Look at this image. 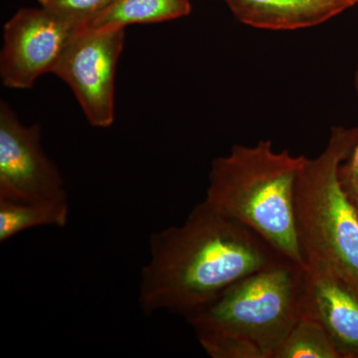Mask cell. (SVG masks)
<instances>
[{
	"instance_id": "6da1fadb",
	"label": "cell",
	"mask_w": 358,
	"mask_h": 358,
	"mask_svg": "<svg viewBox=\"0 0 358 358\" xmlns=\"http://www.w3.org/2000/svg\"><path fill=\"white\" fill-rule=\"evenodd\" d=\"M282 258L253 231L203 200L181 225L150 237V259L141 274L140 307L148 315L166 310L186 317Z\"/></svg>"
},
{
	"instance_id": "7a4b0ae2",
	"label": "cell",
	"mask_w": 358,
	"mask_h": 358,
	"mask_svg": "<svg viewBox=\"0 0 358 358\" xmlns=\"http://www.w3.org/2000/svg\"><path fill=\"white\" fill-rule=\"evenodd\" d=\"M306 160L288 150L275 152L268 140L233 145L229 155L212 162L204 201L307 268L294 217V186Z\"/></svg>"
},
{
	"instance_id": "3957f363",
	"label": "cell",
	"mask_w": 358,
	"mask_h": 358,
	"mask_svg": "<svg viewBox=\"0 0 358 358\" xmlns=\"http://www.w3.org/2000/svg\"><path fill=\"white\" fill-rule=\"evenodd\" d=\"M357 128L334 127L326 148L308 159L294 186L296 235L306 267L329 271L358 291V215L339 178Z\"/></svg>"
},
{
	"instance_id": "277c9868",
	"label": "cell",
	"mask_w": 358,
	"mask_h": 358,
	"mask_svg": "<svg viewBox=\"0 0 358 358\" xmlns=\"http://www.w3.org/2000/svg\"><path fill=\"white\" fill-rule=\"evenodd\" d=\"M306 271L281 259L247 275L215 300L185 317L195 333H226L273 352L303 315Z\"/></svg>"
},
{
	"instance_id": "5b68a950",
	"label": "cell",
	"mask_w": 358,
	"mask_h": 358,
	"mask_svg": "<svg viewBox=\"0 0 358 358\" xmlns=\"http://www.w3.org/2000/svg\"><path fill=\"white\" fill-rule=\"evenodd\" d=\"M124 45V28H80L53 71L72 90L96 128H109L114 122L115 72Z\"/></svg>"
},
{
	"instance_id": "8992f818",
	"label": "cell",
	"mask_w": 358,
	"mask_h": 358,
	"mask_svg": "<svg viewBox=\"0 0 358 358\" xmlns=\"http://www.w3.org/2000/svg\"><path fill=\"white\" fill-rule=\"evenodd\" d=\"M0 200L67 201L64 179L45 154L38 124L26 127L0 103Z\"/></svg>"
},
{
	"instance_id": "52a82bcc",
	"label": "cell",
	"mask_w": 358,
	"mask_h": 358,
	"mask_svg": "<svg viewBox=\"0 0 358 358\" xmlns=\"http://www.w3.org/2000/svg\"><path fill=\"white\" fill-rule=\"evenodd\" d=\"M76 28L55 14L39 8H21L3 27L0 55L2 84L31 89L38 78L52 73Z\"/></svg>"
},
{
	"instance_id": "ba28073f",
	"label": "cell",
	"mask_w": 358,
	"mask_h": 358,
	"mask_svg": "<svg viewBox=\"0 0 358 358\" xmlns=\"http://www.w3.org/2000/svg\"><path fill=\"white\" fill-rule=\"evenodd\" d=\"M303 315L326 329L341 358H358V291L329 271H306Z\"/></svg>"
},
{
	"instance_id": "9c48e42d",
	"label": "cell",
	"mask_w": 358,
	"mask_h": 358,
	"mask_svg": "<svg viewBox=\"0 0 358 358\" xmlns=\"http://www.w3.org/2000/svg\"><path fill=\"white\" fill-rule=\"evenodd\" d=\"M240 22L267 30H296L331 20L350 0H224Z\"/></svg>"
},
{
	"instance_id": "30bf717a",
	"label": "cell",
	"mask_w": 358,
	"mask_h": 358,
	"mask_svg": "<svg viewBox=\"0 0 358 358\" xmlns=\"http://www.w3.org/2000/svg\"><path fill=\"white\" fill-rule=\"evenodd\" d=\"M192 11L189 0H115L88 27L124 28L131 24L157 23L185 17Z\"/></svg>"
},
{
	"instance_id": "8fae6325",
	"label": "cell",
	"mask_w": 358,
	"mask_h": 358,
	"mask_svg": "<svg viewBox=\"0 0 358 358\" xmlns=\"http://www.w3.org/2000/svg\"><path fill=\"white\" fill-rule=\"evenodd\" d=\"M67 201H8L0 200V243L37 227H59L69 220Z\"/></svg>"
},
{
	"instance_id": "7c38bea8",
	"label": "cell",
	"mask_w": 358,
	"mask_h": 358,
	"mask_svg": "<svg viewBox=\"0 0 358 358\" xmlns=\"http://www.w3.org/2000/svg\"><path fill=\"white\" fill-rule=\"evenodd\" d=\"M272 358H341L333 339L317 320L303 315L275 348Z\"/></svg>"
},
{
	"instance_id": "4fadbf2b",
	"label": "cell",
	"mask_w": 358,
	"mask_h": 358,
	"mask_svg": "<svg viewBox=\"0 0 358 358\" xmlns=\"http://www.w3.org/2000/svg\"><path fill=\"white\" fill-rule=\"evenodd\" d=\"M196 336L200 345L212 358H268L260 346L237 334L201 331Z\"/></svg>"
},
{
	"instance_id": "5bb4252c",
	"label": "cell",
	"mask_w": 358,
	"mask_h": 358,
	"mask_svg": "<svg viewBox=\"0 0 358 358\" xmlns=\"http://www.w3.org/2000/svg\"><path fill=\"white\" fill-rule=\"evenodd\" d=\"M115 0H38L40 6L76 29L88 27Z\"/></svg>"
},
{
	"instance_id": "9a60e30c",
	"label": "cell",
	"mask_w": 358,
	"mask_h": 358,
	"mask_svg": "<svg viewBox=\"0 0 358 358\" xmlns=\"http://www.w3.org/2000/svg\"><path fill=\"white\" fill-rule=\"evenodd\" d=\"M355 87L358 98V65L355 73ZM341 185L358 189V138L355 148L339 169Z\"/></svg>"
},
{
	"instance_id": "2e32d148",
	"label": "cell",
	"mask_w": 358,
	"mask_h": 358,
	"mask_svg": "<svg viewBox=\"0 0 358 358\" xmlns=\"http://www.w3.org/2000/svg\"><path fill=\"white\" fill-rule=\"evenodd\" d=\"M343 187L345 188V192L348 193V197H350V199L352 200L353 205H355L358 215V189H355V188L345 185H343Z\"/></svg>"
},
{
	"instance_id": "e0dca14e",
	"label": "cell",
	"mask_w": 358,
	"mask_h": 358,
	"mask_svg": "<svg viewBox=\"0 0 358 358\" xmlns=\"http://www.w3.org/2000/svg\"><path fill=\"white\" fill-rule=\"evenodd\" d=\"M350 1H352L353 3H355V4H357L358 3V0H350Z\"/></svg>"
}]
</instances>
